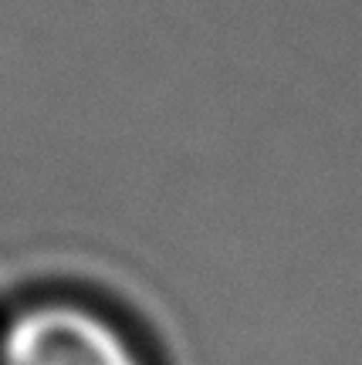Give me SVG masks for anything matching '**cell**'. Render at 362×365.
<instances>
[{
	"mask_svg": "<svg viewBox=\"0 0 362 365\" xmlns=\"http://www.w3.org/2000/svg\"><path fill=\"white\" fill-rule=\"evenodd\" d=\"M0 365H149L102 308L78 298L31 301L0 325Z\"/></svg>",
	"mask_w": 362,
	"mask_h": 365,
	"instance_id": "cell-1",
	"label": "cell"
}]
</instances>
